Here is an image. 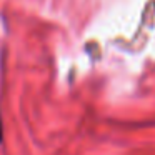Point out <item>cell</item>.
<instances>
[{"label":"cell","instance_id":"obj_1","mask_svg":"<svg viewBox=\"0 0 155 155\" xmlns=\"http://www.w3.org/2000/svg\"><path fill=\"white\" fill-rule=\"evenodd\" d=\"M2 138H4V132H2V120H0V142H2Z\"/></svg>","mask_w":155,"mask_h":155}]
</instances>
